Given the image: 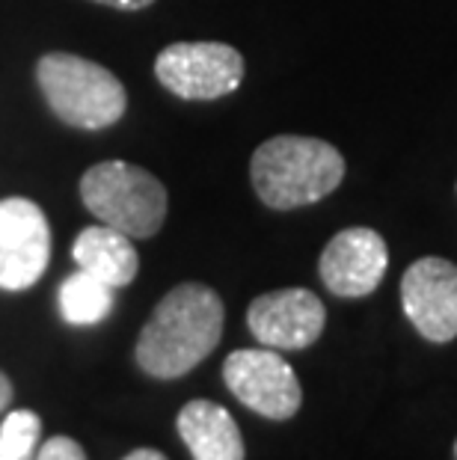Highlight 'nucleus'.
Returning <instances> with one entry per match:
<instances>
[{
    "label": "nucleus",
    "instance_id": "nucleus-1",
    "mask_svg": "<svg viewBox=\"0 0 457 460\" xmlns=\"http://www.w3.org/2000/svg\"><path fill=\"white\" fill-rule=\"evenodd\" d=\"M223 321L226 309L217 291L202 282H181L140 330L137 366L158 380L184 377L220 345Z\"/></svg>",
    "mask_w": 457,
    "mask_h": 460
},
{
    "label": "nucleus",
    "instance_id": "nucleus-2",
    "mask_svg": "<svg viewBox=\"0 0 457 460\" xmlns=\"http://www.w3.org/2000/svg\"><path fill=\"white\" fill-rule=\"evenodd\" d=\"M250 179L256 197L274 211H291L330 197L345 179V158L318 137L279 134L252 152Z\"/></svg>",
    "mask_w": 457,
    "mask_h": 460
},
{
    "label": "nucleus",
    "instance_id": "nucleus-3",
    "mask_svg": "<svg viewBox=\"0 0 457 460\" xmlns=\"http://www.w3.org/2000/svg\"><path fill=\"white\" fill-rule=\"evenodd\" d=\"M36 81L57 119L81 131L110 128L128 107V93L119 77L77 54L54 51L39 57Z\"/></svg>",
    "mask_w": 457,
    "mask_h": 460
},
{
    "label": "nucleus",
    "instance_id": "nucleus-4",
    "mask_svg": "<svg viewBox=\"0 0 457 460\" xmlns=\"http://www.w3.org/2000/svg\"><path fill=\"white\" fill-rule=\"evenodd\" d=\"M81 199L104 226L131 241L154 238L167 220V188L149 170L128 161L92 164L81 179Z\"/></svg>",
    "mask_w": 457,
    "mask_h": 460
},
{
    "label": "nucleus",
    "instance_id": "nucleus-5",
    "mask_svg": "<svg viewBox=\"0 0 457 460\" xmlns=\"http://www.w3.org/2000/svg\"><path fill=\"white\" fill-rule=\"evenodd\" d=\"M154 77L184 102H214L244 81V57L226 42H172L154 60Z\"/></svg>",
    "mask_w": 457,
    "mask_h": 460
},
{
    "label": "nucleus",
    "instance_id": "nucleus-6",
    "mask_svg": "<svg viewBox=\"0 0 457 460\" xmlns=\"http://www.w3.org/2000/svg\"><path fill=\"white\" fill-rule=\"evenodd\" d=\"M223 380L241 404L270 422H286L297 416L303 404V389L294 368L274 348L232 350L223 362Z\"/></svg>",
    "mask_w": 457,
    "mask_h": 460
},
{
    "label": "nucleus",
    "instance_id": "nucleus-7",
    "mask_svg": "<svg viewBox=\"0 0 457 460\" xmlns=\"http://www.w3.org/2000/svg\"><path fill=\"white\" fill-rule=\"evenodd\" d=\"M51 261V226L27 197L0 199V288H33Z\"/></svg>",
    "mask_w": 457,
    "mask_h": 460
},
{
    "label": "nucleus",
    "instance_id": "nucleus-8",
    "mask_svg": "<svg viewBox=\"0 0 457 460\" xmlns=\"http://www.w3.org/2000/svg\"><path fill=\"white\" fill-rule=\"evenodd\" d=\"M401 306L422 339L436 345L457 339V264L440 256L416 259L401 277Z\"/></svg>",
    "mask_w": 457,
    "mask_h": 460
},
{
    "label": "nucleus",
    "instance_id": "nucleus-9",
    "mask_svg": "<svg viewBox=\"0 0 457 460\" xmlns=\"http://www.w3.org/2000/svg\"><path fill=\"white\" fill-rule=\"evenodd\" d=\"M327 324V309L315 291L279 288L250 303L247 327L261 348L303 350L315 345Z\"/></svg>",
    "mask_w": 457,
    "mask_h": 460
},
{
    "label": "nucleus",
    "instance_id": "nucleus-10",
    "mask_svg": "<svg viewBox=\"0 0 457 460\" xmlns=\"http://www.w3.org/2000/svg\"><path fill=\"white\" fill-rule=\"evenodd\" d=\"M389 268L383 234L368 226L342 229L321 252L318 273L336 297H365L381 286Z\"/></svg>",
    "mask_w": 457,
    "mask_h": 460
},
{
    "label": "nucleus",
    "instance_id": "nucleus-11",
    "mask_svg": "<svg viewBox=\"0 0 457 460\" xmlns=\"http://www.w3.org/2000/svg\"><path fill=\"white\" fill-rule=\"evenodd\" d=\"M176 428L193 460H244V437L235 416L214 401H188L176 419Z\"/></svg>",
    "mask_w": 457,
    "mask_h": 460
},
{
    "label": "nucleus",
    "instance_id": "nucleus-12",
    "mask_svg": "<svg viewBox=\"0 0 457 460\" xmlns=\"http://www.w3.org/2000/svg\"><path fill=\"white\" fill-rule=\"evenodd\" d=\"M72 256L77 268L99 277L110 288L131 286L140 270V256L134 250V241L128 234L116 232L110 226H86L75 238Z\"/></svg>",
    "mask_w": 457,
    "mask_h": 460
},
{
    "label": "nucleus",
    "instance_id": "nucleus-13",
    "mask_svg": "<svg viewBox=\"0 0 457 460\" xmlns=\"http://www.w3.org/2000/svg\"><path fill=\"white\" fill-rule=\"evenodd\" d=\"M113 312V288L77 268L60 286V315L72 327H92Z\"/></svg>",
    "mask_w": 457,
    "mask_h": 460
},
{
    "label": "nucleus",
    "instance_id": "nucleus-14",
    "mask_svg": "<svg viewBox=\"0 0 457 460\" xmlns=\"http://www.w3.org/2000/svg\"><path fill=\"white\" fill-rule=\"evenodd\" d=\"M42 419L33 410H13L0 425V460H36Z\"/></svg>",
    "mask_w": 457,
    "mask_h": 460
},
{
    "label": "nucleus",
    "instance_id": "nucleus-15",
    "mask_svg": "<svg viewBox=\"0 0 457 460\" xmlns=\"http://www.w3.org/2000/svg\"><path fill=\"white\" fill-rule=\"evenodd\" d=\"M36 460H86V455L72 437H51L36 452Z\"/></svg>",
    "mask_w": 457,
    "mask_h": 460
},
{
    "label": "nucleus",
    "instance_id": "nucleus-16",
    "mask_svg": "<svg viewBox=\"0 0 457 460\" xmlns=\"http://www.w3.org/2000/svg\"><path fill=\"white\" fill-rule=\"evenodd\" d=\"M92 4H104L113 9H125V13H140V9L152 6L154 0H92Z\"/></svg>",
    "mask_w": 457,
    "mask_h": 460
},
{
    "label": "nucleus",
    "instance_id": "nucleus-17",
    "mask_svg": "<svg viewBox=\"0 0 457 460\" xmlns=\"http://www.w3.org/2000/svg\"><path fill=\"white\" fill-rule=\"evenodd\" d=\"M122 460H167L158 448H134L131 455H125Z\"/></svg>",
    "mask_w": 457,
    "mask_h": 460
},
{
    "label": "nucleus",
    "instance_id": "nucleus-18",
    "mask_svg": "<svg viewBox=\"0 0 457 460\" xmlns=\"http://www.w3.org/2000/svg\"><path fill=\"white\" fill-rule=\"evenodd\" d=\"M9 401H13V384H9V377L0 371V410L9 407Z\"/></svg>",
    "mask_w": 457,
    "mask_h": 460
},
{
    "label": "nucleus",
    "instance_id": "nucleus-19",
    "mask_svg": "<svg viewBox=\"0 0 457 460\" xmlns=\"http://www.w3.org/2000/svg\"><path fill=\"white\" fill-rule=\"evenodd\" d=\"M454 460H457V439H454Z\"/></svg>",
    "mask_w": 457,
    "mask_h": 460
}]
</instances>
